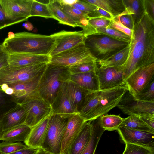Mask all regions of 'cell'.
Listing matches in <instances>:
<instances>
[{"mask_svg":"<svg viewBox=\"0 0 154 154\" xmlns=\"http://www.w3.org/2000/svg\"><path fill=\"white\" fill-rule=\"evenodd\" d=\"M98 67L96 61L82 63L69 67L71 74L89 72H96Z\"/></svg>","mask_w":154,"mask_h":154,"instance_id":"cell-34","label":"cell"},{"mask_svg":"<svg viewBox=\"0 0 154 154\" xmlns=\"http://www.w3.org/2000/svg\"><path fill=\"white\" fill-rule=\"evenodd\" d=\"M31 128L25 123L3 131L0 140L11 142H24L28 138Z\"/></svg>","mask_w":154,"mask_h":154,"instance_id":"cell-23","label":"cell"},{"mask_svg":"<svg viewBox=\"0 0 154 154\" xmlns=\"http://www.w3.org/2000/svg\"><path fill=\"white\" fill-rule=\"evenodd\" d=\"M33 0H0V4L7 17L17 23L27 20Z\"/></svg>","mask_w":154,"mask_h":154,"instance_id":"cell-11","label":"cell"},{"mask_svg":"<svg viewBox=\"0 0 154 154\" xmlns=\"http://www.w3.org/2000/svg\"><path fill=\"white\" fill-rule=\"evenodd\" d=\"M66 83H64L60 88L51 106L52 115L68 118L78 113L74 110L69 99L66 90Z\"/></svg>","mask_w":154,"mask_h":154,"instance_id":"cell-18","label":"cell"},{"mask_svg":"<svg viewBox=\"0 0 154 154\" xmlns=\"http://www.w3.org/2000/svg\"><path fill=\"white\" fill-rule=\"evenodd\" d=\"M47 6L53 18L57 20L59 22L58 23L73 27H76V23L61 10L57 0H50Z\"/></svg>","mask_w":154,"mask_h":154,"instance_id":"cell-29","label":"cell"},{"mask_svg":"<svg viewBox=\"0 0 154 154\" xmlns=\"http://www.w3.org/2000/svg\"><path fill=\"white\" fill-rule=\"evenodd\" d=\"M84 43L91 54L97 60L106 59L129 44L104 34L97 33L85 38Z\"/></svg>","mask_w":154,"mask_h":154,"instance_id":"cell-5","label":"cell"},{"mask_svg":"<svg viewBox=\"0 0 154 154\" xmlns=\"http://www.w3.org/2000/svg\"><path fill=\"white\" fill-rule=\"evenodd\" d=\"M17 104L25 110V124L31 128L52 115L51 105L42 98L38 92Z\"/></svg>","mask_w":154,"mask_h":154,"instance_id":"cell-7","label":"cell"},{"mask_svg":"<svg viewBox=\"0 0 154 154\" xmlns=\"http://www.w3.org/2000/svg\"><path fill=\"white\" fill-rule=\"evenodd\" d=\"M37 150L27 146L9 154H35Z\"/></svg>","mask_w":154,"mask_h":154,"instance_id":"cell-47","label":"cell"},{"mask_svg":"<svg viewBox=\"0 0 154 154\" xmlns=\"http://www.w3.org/2000/svg\"><path fill=\"white\" fill-rule=\"evenodd\" d=\"M1 89L4 92L9 87L8 85L6 84H3L0 86Z\"/></svg>","mask_w":154,"mask_h":154,"instance_id":"cell-53","label":"cell"},{"mask_svg":"<svg viewBox=\"0 0 154 154\" xmlns=\"http://www.w3.org/2000/svg\"><path fill=\"white\" fill-rule=\"evenodd\" d=\"M145 11L154 20V0H142Z\"/></svg>","mask_w":154,"mask_h":154,"instance_id":"cell-45","label":"cell"},{"mask_svg":"<svg viewBox=\"0 0 154 154\" xmlns=\"http://www.w3.org/2000/svg\"><path fill=\"white\" fill-rule=\"evenodd\" d=\"M41 77L34 80L8 85L14 90L12 96L17 103L21 102L24 100L38 92L37 88Z\"/></svg>","mask_w":154,"mask_h":154,"instance_id":"cell-21","label":"cell"},{"mask_svg":"<svg viewBox=\"0 0 154 154\" xmlns=\"http://www.w3.org/2000/svg\"><path fill=\"white\" fill-rule=\"evenodd\" d=\"M48 55H37L26 53L8 54V63L11 67H21L49 63Z\"/></svg>","mask_w":154,"mask_h":154,"instance_id":"cell-17","label":"cell"},{"mask_svg":"<svg viewBox=\"0 0 154 154\" xmlns=\"http://www.w3.org/2000/svg\"><path fill=\"white\" fill-rule=\"evenodd\" d=\"M139 116L145 123L154 130V115L144 114Z\"/></svg>","mask_w":154,"mask_h":154,"instance_id":"cell-46","label":"cell"},{"mask_svg":"<svg viewBox=\"0 0 154 154\" xmlns=\"http://www.w3.org/2000/svg\"><path fill=\"white\" fill-rule=\"evenodd\" d=\"M137 100L147 102H154V79L143 90L133 95Z\"/></svg>","mask_w":154,"mask_h":154,"instance_id":"cell-37","label":"cell"},{"mask_svg":"<svg viewBox=\"0 0 154 154\" xmlns=\"http://www.w3.org/2000/svg\"><path fill=\"white\" fill-rule=\"evenodd\" d=\"M86 2L100 8L114 17L123 12L126 8L123 0H84Z\"/></svg>","mask_w":154,"mask_h":154,"instance_id":"cell-25","label":"cell"},{"mask_svg":"<svg viewBox=\"0 0 154 154\" xmlns=\"http://www.w3.org/2000/svg\"><path fill=\"white\" fill-rule=\"evenodd\" d=\"M4 101V96L2 93L0 91V103H2Z\"/></svg>","mask_w":154,"mask_h":154,"instance_id":"cell-54","label":"cell"},{"mask_svg":"<svg viewBox=\"0 0 154 154\" xmlns=\"http://www.w3.org/2000/svg\"><path fill=\"white\" fill-rule=\"evenodd\" d=\"M35 154H54L49 152L42 148L37 149V150Z\"/></svg>","mask_w":154,"mask_h":154,"instance_id":"cell-51","label":"cell"},{"mask_svg":"<svg viewBox=\"0 0 154 154\" xmlns=\"http://www.w3.org/2000/svg\"><path fill=\"white\" fill-rule=\"evenodd\" d=\"M16 23V22L9 20L7 17L0 4V30Z\"/></svg>","mask_w":154,"mask_h":154,"instance_id":"cell-44","label":"cell"},{"mask_svg":"<svg viewBox=\"0 0 154 154\" xmlns=\"http://www.w3.org/2000/svg\"><path fill=\"white\" fill-rule=\"evenodd\" d=\"M67 94L72 106L75 112L78 113L85 94L89 91L84 90L69 81L66 83Z\"/></svg>","mask_w":154,"mask_h":154,"instance_id":"cell-26","label":"cell"},{"mask_svg":"<svg viewBox=\"0 0 154 154\" xmlns=\"http://www.w3.org/2000/svg\"><path fill=\"white\" fill-rule=\"evenodd\" d=\"M96 73L99 82V90L111 88L125 84L123 70L120 66L98 68Z\"/></svg>","mask_w":154,"mask_h":154,"instance_id":"cell-15","label":"cell"},{"mask_svg":"<svg viewBox=\"0 0 154 154\" xmlns=\"http://www.w3.org/2000/svg\"><path fill=\"white\" fill-rule=\"evenodd\" d=\"M26 147L21 142L3 141L0 143V154H9Z\"/></svg>","mask_w":154,"mask_h":154,"instance_id":"cell-39","label":"cell"},{"mask_svg":"<svg viewBox=\"0 0 154 154\" xmlns=\"http://www.w3.org/2000/svg\"><path fill=\"white\" fill-rule=\"evenodd\" d=\"M124 118L119 115H108L107 114L100 117L102 127L105 130L112 131L117 130L122 123Z\"/></svg>","mask_w":154,"mask_h":154,"instance_id":"cell-32","label":"cell"},{"mask_svg":"<svg viewBox=\"0 0 154 154\" xmlns=\"http://www.w3.org/2000/svg\"><path fill=\"white\" fill-rule=\"evenodd\" d=\"M128 90L125 83L111 88L88 91L78 114L87 122H91L117 107Z\"/></svg>","mask_w":154,"mask_h":154,"instance_id":"cell-2","label":"cell"},{"mask_svg":"<svg viewBox=\"0 0 154 154\" xmlns=\"http://www.w3.org/2000/svg\"><path fill=\"white\" fill-rule=\"evenodd\" d=\"M111 20L103 17L90 18L88 19V23L91 27L96 30L97 28H106L108 27Z\"/></svg>","mask_w":154,"mask_h":154,"instance_id":"cell-41","label":"cell"},{"mask_svg":"<svg viewBox=\"0 0 154 154\" xmlns=\"http://www.w3.org/2000/svg\"><path fill=\"white\" fill-rule=\"evenodd\" d=\"M4 51L3 46L2 44L0 45V53Z\"/></svg>","mask_w":154,"mask_h":154,"instance_id":"cell-55","label":"cell"},{"mask_svg":"<svg viewBox=\"0 0 154 154\" xmlns=\"http://www.w3.org/2000/svg\"><path fill=\"white\" fill-rule=\"evenodd\" d=\"M51 35L55 39L56 45L49 54L51 57L84 42L85 38L82 30L78 31L62 30Z\"/></svg>","mask_w":154,"mask_h":154,"instance_id":"cell-14","label":"cell"},{"mask_svg":"<svg viewBox=\"0 0 154 154\" xmlns=\"http://www.w3.org/2000/svg\"><path fill=\"white\" fill-rule=\"evenodd\" d=\"M116 17L119 18L120 21L124 26L131 30H133L134 25L132 16L126 9Z\"/></svg>","mask_w":154,"mask_h":154,"instance_id":"cell-43","label":"cell"},{"mask_svg":"<svg viewBox=\"0 0 154 154\" xmlns=\"http://www.w3.org/2000/svg\"><path fill=\"white\" fill-rule=\"evenodd\" d=\"M96 9L101 17L111 20H112L114 18L112 15L105 10L97 7Z\"/></svg>","mask_w":154,"mask_h":154,"instance_id":"cell-49","label":"cell"},{"mask_svg":"<svg viewBox=\"0 0 154 154\" xmlns=\"http://www.w3.org/2000/svg\"><path fill=\"white\" fill-rule=\"evenodd\" d=\"M3 131L2 130L1 126V124H0V136L2 134Z\"/></svg>","mask_w":154,"mask_h":154,"instance_id":"cell-56","label":"cell"},{"mask_svg":"<svg viewBox=\"0 0 154 154\" xmlns=\"http://www.w3.org/2000/svg\"><path fill=\"white\" fill-rule=\"evenodd\" d=\"M30 16H39L45 18H53L47 5L40 3L35 0L33 1L31 8Z\"/></svg>","mask_w":154,"mask_h":154,"instance_id":"cell-35","label":"cell"},{"mask_svg":"<svg viewBox=\"0 0 154 154\" xmlns=\"http://www.w3.org/2000/svg\"><path fill=\"white\" fill-rule=\"evenodd\" d=\"M48 63L24 67H14L8 65L0 69V86L3 84L8 85L28 82L40 77Z\"/></svg>","mask_w":154,"mask_h":154,"instance_id":"cell-6","label":"cell"},{"mask_svg":"<svg viewBox=\"0 0 154 154\" xmlns=\"http://www.w3.org/2000/svg\"><path fill=\"white\" fill-rule=\"evenodd\" d=\"M68 119L51 116L41 148L54 154H61L62 139Z\"/></svg>","mask_w":154,"mask_h":154,"instance_id":"cell-8","label":"cell"},{"mask_svg":"<svg viewBox=\"0 0 154 154\" xmlns=\"http://www.w3.org/2000/svg\"><path fill=\"white\" fill-rule=\"evenodd\" d=\"M117 107L124 113L129 115L139 116L144 114L154 115V102L137 100L128 90Z\"/></svg>","mask_w":154,"mask_h":154,"instance_id":"cell-12","label":"cell"},{"mask_svg":"<svg viewBox=\"0 0 154 154\" xmlns=\"http://www.w3.org/2000/svg\"><path fill=\"white\" fill-rule=\"evenodd\" d=\"M92 129L90 140L82 154H94L99 140L105 131L102 127L100 117L91 122Z\"/></svg>","mask_w":154,"mask_h":154,"instance_id":"cell-27","label":"cell"},{"mask_svg":"<svg viewBox=\"0 0 154 154\" xmlns=\"http://www.w3.org/2000/svg\"><path fill=\"white\" fill-rule=\"evenodd\" d=\"M69 81L88 91L99 90V82L96 72L71 74Z\"/></svg>","mask_w":154,"mask_h":154,"instance_id":"cell-22","label":"cell"},{"mask_svg":"<svg viewBox=\"0 0 154 154\" xmlns=\"http://www.w3.org/2000/svg\"><path fill=\"white\" fill-rule=\"evenodd\" d=\"M154 63L136 70L125 81L128 91L132 95L140 92L154 78Z\"/></svg>","mask_w":154,"mask_h":154,"instance_id":"cell-13","label":"cell"},{"mask_svg":"<svg viewBox=\"0 0 154 154\" xmlns=\"http://www.w3.org/2000/svg\"><path fill=\"white\" fill-rule=\"evenodd\" d=\"M97 33H101L119 40L129 42L131 37L114 29L107 27L96 29Z\"/></svg>","mask_w":154,"mask_h":154,"instance_id":"cell-38","label":"cell"},{"mask_svg":"<svg viewBox=\"0 0 154 154\" xmlns=\"http://www.w3.org/2000/svg\"><path fill=\"white\" fill-rule=\"evenodd\" d=\"M69 67L48 63L37 86L38 92L51 105L63 85L69 81Z\"/></svg>","mask_w":154,"mask_h":154,"instance_id":"cell-4","label":"cell"},{"mask_svg":"<svg viewBox=\"0 0 154 154\" xmlns=\"http://www.w3.org/2000/svg\"><path fill=\"white\" fill-rule=\"evenodd\" d=\"M91 122H87L78 135L72 144L68 154H82L90 138L91 132Z\"/></svg>","mask_w":154,"mask_h":154,"instance_id":"cell-24","label":"cell"},{"mask_svg":"<svg viewBox=\"0 0 154 154\" xmlns=\"http://www.w3.org/2000/svg\"><path fill=\"white\" fill-rule=\"evenodd\" d=\"M51 116L31 128L29 134L24 142L28 147L38 149L41 147Z\"/></svg>","mask_w":154,"mask_h":154,"instance_id":"cell-19","label":"cell"},{"mask_svg":"<svg viewBox=\"0 0 154 154\" xmlns=\"http://www.w3.org/2000/svg\"><path fill=\"white\" fill-rule=\"evenodd\" d=\"M123 1L126 9L132 16L135 25L145 13L142 0H123Z\"/></svg>","mask_w":154,"mask_h":154,"instance_id":"cell-30","label":"cell"},{"mask_svg":"<svg viewBox=\"0 0 154 154\" xmlns=\"http://www.w3.org/2000/svg\"><path fill=\"white\" fill-rule=\"evenodd\" d=\"M129 51L128 45L109 58L103 60H97L96 62L97 64L100 66V68H101L117 67L122 65L126 62L128 57Z\"/></svg>","mask_w":154,"mask_h":154,"instance_id":"cell-28","label":"cell"},{"mask_svg":"<svg viewBox=\"0 0 154 154\" xmlns=\"http://www.w3.org/2000/svg\"><path fill=\"white\" fill-rule=\"evenodd\" d=\"M8 54L26 53L37 55H48L55 47V39L46 35L22 32L8 36L2 43Z\"/></svg>","mask_w":154,"mask_h":154,"instance_id":"cell-3","label":"cell"},{"mask_svg":"<svg viewBox=\"0 0 154 154\" xmlns=\"http://www.w3.org/2000/svg\"><path fill=\"white\" fill-rule=\"evenodd\" d=\"M122 143L147 149L154 154V133L119 127L117 130Z\"/></svg>","mask_w":154,"mask_h":154,"instance_id":"cell-10","label":"cell"},{"mask_svg":"<svg viewBox=\"0 0 154 154\" xmlns=\"http://www.w3.org/2000/svg\"><path fill=\"white\" fill-rule=\"evenodd\" d=\"M4 92L8 95H12L14 93V90L12 88L9 87Z\"/></svg>","mask_w":154,"mask_h":154,"instance_id":"cell-52","label":"cell"},{"mask_svg":"<svg viewBox=\"0 0 154 154\" xmlns=\"http://www.w3.org/2000/svg\"><path fill=\"white\" fill-rule=\"evenodd\" d=\"M85 45L84 42L51 57L49 63L70 67L77 64L96 61Z\"/></svg>","mask_w":154,"mask_h":154,"instance_id":"cell-9","label":"cell"},{"mask_svg":"<svg viewBox=\"0 0 154 154\" xmlns=\"http://www.w3.org/2000/svg\"><path fill=\"white\" fill-rule=\"evenodd\" d=\"M77 0H57L58 3L61 5L72 6L73 5L77 2Z\"/></svg>","mask_w":154,"mask_h":154,"instance_id":"cell-50","label":"cell"},{"mask_svg":"<svg viewBox=\"0 0 154 154\" xmlns=\"http://www.w3.org/2000/svg\"><path fill=\"white\" fill-rule=\"evenodd\" d=\"M120 127L132 130L142 131L154 133V130L147 125L137 116L129 115L127 117L124 118L119 127Z\"/></svg>","mask_w":154,"mask_h":154,"instance_id":"cell-31","label":"cell"},{"mask_svg":"<svg viewBox=\"0 0 154 154\" xmlns=\"http://www.w3.org/2000/svg\"></svg>","mask_w":154,"mask_h":154,"instance_id":"cell-57","label":"cell"},{"mask_svg":"<svg viewBox=\"0 0 154 154\" xmlns=\"http://www.w3.org/2000/svg\"><path fill=\"white\" fill-rule=\"evenodd\" d=\"M72 6L86 13L89 18L102 17L97 10V6L84 0H77Z\"/></svg>","mask_w":154,"mask_h":154,"instance_id":"cell-33","label":"cell"},{"mask_svg":"<svg viewBox=\"0 0 154 154\" xmlns=\"http://www.w3.org/2000/svg\"><path fill=\"white\" fill-rule=\"evenodd\" d=\"M129 46L127 60L120 66L125 81L136 70L154 63V20L147 13L135 25Z\"/></svg>","mask_w":154,"mask_h":154,"instance_id":"cell-1","label":"cell"},{"mask_svg":"<svg viewBox=\"0 0 154 154\" xmlns=\"http://www.w3.org/2000/svg\"><path fill=\"white\" fill-rule=\"evenodd\" d=\"M8 54L4 50L0 53V69L8 65Z\"/></svg>","mask_w":154,"mask_h":154,"instance_id":"cell-48","label":"cell"},{"mask_svg":"<svg viewBox=\"0 0 154 154\" xmlns=\"http://www.w3.org/2000/svg\"><path fill=\"white\" fill-rule=\"evenodd\" d=\"M108 27L116 29L130 37L131 36L132 30L122 24L117 17H115L113 19L111 20L110 24Z\"/></svg>","mask_w":154,"mask_h":154,"instance_id":"cell-42","label":"cell"},{"mask_svg":"<svg viewBox=\"0 0 154 154\" xmlns=\"http://www.w3.org/2000/svg\"><path fill=\"white\" fill-rule=\"evenodd\" d=\"M25 110L19 104H17L15 107L8 111L0 120L2 131H3L25 123Z\"/></svg>","mask_w":154,"mask_h":154,"instance_id":"cell-20","label":"cell"},{"mask_svg":"<svg viewBox=\"0 0 154 154\" xmlns=\"http://www.w3.org/2000/svg\"><path fill=\"white\" fill-rule=\"evenodd\" d=\"M122 154H153L149 149L136 145L127 143Z\"/></svg>","mask_w":154,"mask_h":154,"instance_id":"cell-40","label":"cell"},{"mask_svg":"<svg viewBox=\"0 0 154 154\" xmlns=\"http://www.w3.org/2000/svg\"><path fill=\"white\" fill-rule=\"evenodd\" d=\"M59 4L62 11L68 17L74 21L76 24L83 19H89L86 13L72 6L62 5L59 3Z\"/></svg>","mask_w":154,"mask_h":154,"instance_id":"cell-36","label":"cell"},{"mask_svg":"<svg viewBox=\"0 0 154 154\" xmlns=\"http://www.w3.org/2000/svg\"><path fill=\"white\" fill-rule=\"evenodd\" d=\"M87 122L78 114L68 118L62 139L61 154H68L72 144Z\"/></svg>","mask_w":154,"mask_h":154,"instance_id":"cell-16","label":"cell"}]
</instances>
